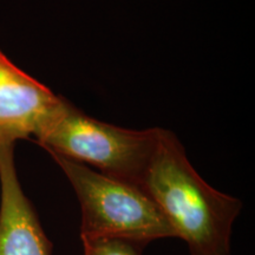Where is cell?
Listing matches in <instances>:
<instances>
[{"instance_id":"6da1fadb","label":"cell","mask_w":255,"mask_h":255,"mask_svg":"<svg viewBox=\"0 0 255 255\" xmlns=\"http://www.w3.org/2000/svg\"><path fill=\"white\" fill-rule=\"evenodd\" d=\"M141 188L187 242L190 255H231L233 223L242 202L216 190L190 164L175 133L159 128Z\"/></svg>"},{"instance_id":"7a4b0ae2","label":"cell","mask_w":255,"mask_h":255,"mask_svg":"<svg viewBox=\"0 0 255 255\" xmlns=\"http://www.w3.org/2000/svg\"><path fill=\"white\" fill-rule=\"evenodd\" d=\"M51 156L78 197L82 241L117 239L145 246L157 239L176 238L163 213L141 187L72 159Z\"/></svg>"},{"instance_id":"3957f363","label":"cell","mask_w":255,"mask_h":255,"mask_svg":"<svg viewBox=\"0 0 255 255\" xmlns=\"http://www.w3.org/2000/svg\"><path fill=\"white\" fill-rule=\"evenodd\" d=\"M159 128L131 130L88 116L64 98L58 114L34 139L50 155H58L107 176L141 187L154 155Z\"/></svg>"},{"instance_id":"277c9868","label":"cell","mask_w":255,"mask_h":255,"mask_svg":"<svg viewBox=\"0 0 255 255\" xmlns=\"http://www.w3.org/2000/svg\"><path fill=\"white\" fill-rule=\"evenodd\" d=\"M63 100L0 51V145L34 141L58 114Z\"/></svg>"},{"instance_id":"5b68a950","label":"cell","mask_w":255,"mask_h":255,"mask_svg":"<svg viewBox=\"0 0 255 255\" xmlns=\"http://www.w3.org/2000/svg\"><path fill=\"white\" fill-rule=\"evenodd\" d=\"M0 255H51L52 244L19 183L14 145H0Z\"/></svg>"},{"instance_id":"8992f818","label":"cell","mask_w":255,"mask_h":255,"mask_svg":"<svg viewBox=\"0 0 255 255\" xmlns=\"http://www.w3.org/2000/svg\"><path fill=\"white\" fill-rule=\"evenodd\" d=\"M84 255H142V245L117 240V239H98L83 240Z\"/></svg>"}]
</instances>
